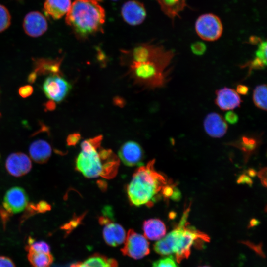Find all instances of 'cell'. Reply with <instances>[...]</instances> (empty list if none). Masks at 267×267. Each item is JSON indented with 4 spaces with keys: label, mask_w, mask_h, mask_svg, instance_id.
<instances>
[{
    "label": "cell",
    "mask_w": 267,
    "mask_h": 267,
    "mask_svg": "<svg viewBox=\"0 0 267 267\" xmlns=\"http://www.w3.org/2000/svg\"><path fill=\"white\" fill-rule=\"evenodd\" d=\"M174 55L172 50L158 45L148 59L140 62L131 61L130 71L136 81L149 87H163L168 82V68Z\"/></svg>",
    "instance_id": "obj_5"
},
{
    "label": "cell",
    "mask_w": 267,
    "mask_h": 267,
    "mask_svg": "<svg viewBox=\"0 0 267 267\" xmlns=\"http://www.w3.org/2000/svg\"><path fill=\"white\" fill-rule=\"evenodd\" d=\"M45 107L48 110H53L55 108V102L50 100L46 103Z\"/></svg>",
    "instance_id": "obj_40"
},
{
    "label": "cell",
    "mask_w": 267,
    "mask_h": 267,
    "mask_svg": "<svg viewBox=\"0 0 267 267\" xmlns=\"http://www.w3.org/2000/svg\"><path fill=\"white\" fill-rule=\"evenodd\" d=\"M121 14L124 20L132 25L141 23L146 15L144 5L138 1L132 0L127 1L123 5Z\"/></svg>",
    "instance_id": "obj_14"
},
{
    "label": "cell",
    "mask_w": 267,
    "mask_h": 267,
    "mask_svg": "<svg viewBox=\"0 0 267 267\" xmlns=\"http://www.w3.org/2000/svg\"><path fill=\"white\" fill-rule=\"evenodd\" d=\"M121 251L124 255L139 259L149 253V243L145 236L136 233L133 229H130Z\"/></svg>",
    "instance_id": "obj_8"
},
{
    "label": "cell",
    "mask_w": 267,
    "mask_h": 267,
    "mask_svg": "<svg viewBox=\"0 0 267 267\" xmlns=\"http://www.w3.org/2000/svg\"></svg>",
    "instance_id": "obj_44"
},
{
    "label": "cell",
    "mask_w": 267,
    "mask_h": 267,
    "mask_svg": "<svg viewBox=\"0 0 267 267\" xmlns=\"http://www.w3.org/2000/svg\"><path fill=\"white\" fill-rule=\"evenodd\" d=\"M9 11L4 5L0 4V32L6 30L11 24Z\"/></svg>",
    "instance_id": "obj_26"
},
{
    "label": "cell",
    "mask_w": 267,
    "mask_h": 267,
    "mask_svg": "<svg viewBox=\"0 0 267 267\" xmlns=\"http://www.w3.org/2000/svg\"><path fill=\"white\" fill-rule=\"evenodd\" d=\"M267 61L263 60L256 56L255 58L249 62L248 65L250 70L252 69H261L265 67Z\"/></svg>",
    "instance_id": "obj_31"
},
{
    "label": "cell",
    "mask_w": 267,
    "mask_h": 267,
    "mask_svg": "<svg viewBox=\"0 0 267 267\" xmlns=\"http://www.w3.org/2000/svg\"><path fill=\"white\" fill-rule=\"evenodd\" d=\"M239 120L238 115L232 111L227 112L225 115V120L231 124H235Z\"/></svg>",
    "instance_id": "obj_35"
},
{
    "label": "cell",
    "mask_w": 267,
    "mask_h": 267,
    "mask_svg": "<svg viewBox=\"0 0 267 267\" xmlns=\"http://www.w3.org/2000/svg\"><path fill=\"white\" fill-rule=\"evenodd\" d=\"M236 91L239 94L245 95L248 93L249 88L245 85L239 84L236 87Z\"/></svg>",
    "instance_id": "obj_38"
},
{
    "label": "cell",
    "mask_w": 267,
    "mask_h": 267,
    "mask_svg": "<svg viewBox=\"0 0 267 267\" xmlns=\"http://www.w3.org/2000/svg\"><path fill=\"white\" fill-rule=\"evenodd\" d=\"M5 167L9 174L20 177L28 173L32 168L30 158L22 152L10 154L6 159Z\"/></svg>",
    "instance_id": "obj_12"
},
{
    "label": "cell",
    "mask_w": 267,
    "mask_h": 267,
    "mask_svg": "<svg viewBox=\"0 0 267 267\" xmlns=\"http://www.w3.org/2000/svg\"><path fill=\"white\" fill-rule=\"evenodd\" d=\"M33 88L30 85L21 87L18 90V93L23 98L30 96L33 92Z\"/></svg>",
    "instance_id": "obj_32"
},
{
    "label": "cell",
    "mask_w": 267,
    "mask_h": 267,
    "mask_svg": "<svg viewBox=\"0 0 267 267\" xmlns=\"http://www.w3.org/2000/svg\"><path fill=\"white\" fill-rule=\"evenodd\" d=\"M37 78V75L34 72H31L28 76V81L30 83H33L35 82Z\"/></svg>",
    "instance_id": "obj_39"
},
{
    "label": "cell",
    "mask_w": 267,
    "mask_h": 267,
    "mask_svg": "<svg viewBox=\"0 0 267 267\" xmlns=\"http://www.w3.org/2000/svg\"><path fill=\"white\" fill-rule=\"evenodd\" d=\"M71 4V0H45L44 11L47 16L57 20L67 13Z\"/></svg>",
    "instance_id": "obj_18"
},
{
    "label": "cell",
    "mask_w": 267,
    "mask_h": 267,
    "mask_svg": "<svg viewBox=\"0 0 267 267\" xmlns=\"http://www.w3.org/2000/svg\"><path fill=\"white\" fill-rule=\"evenodd\" d=\"M81 138L80 134L78 133H74L70 134L67 137V144L69 146H75L79 141Z\"/></svg>",
    "instance_id": "obj_33"
},
{
    "label": "cell",
    "mask_w": 267,
    "mask_h": 267,
    "mask_svg": "<svg viewBox=\"0 0 267 267\" xmlns=\"http://www.w3.org/2000/svg\"><path fill=\"white\" fill-rule=\"evenodd\" d=\"M27 258L31 267H50L53 261L51 253H38L28 250Z\"/></svg>",
    "instance_id": "obj_23"
},
{
    "label": "cell",
    "mask_w": 267,
    "mask_h": 267,
    "mask_svg": "<svg viewBox=\"0 0 267 267\" xmlns=\"http://www.w3.org/2000/svg\"></svg>",
    "instance_id": "obj_42"
},
{
    "label": "cell",
    "mask_w": 267,
    "mask_h": 267,
    "mask_svg": "<svg viewBox=\"0 0 267 267\" xmlns=\"http://www.w3.org/2000/svg\"><path fill=\"white\" fill-rule=\"evenodd\" d=\"M71 89L70 83L59 75H50L42 85L45 95L50 100L58 103L64 100Z\"/></svg>",
    "instance_id": "obj_7"
},
{
    "label": "cell",
    "mask_w": 267,
    "mask_h": 267,
    "mask_svg": "<svg viewBox=\"0 0 267 267\" xmlns=\"http://www.w3.org/2000/svg\"><path fill=\"white\" fill-rule=\"evenodd\" d=\"M0 267H16L13 261L8 257L0 256Z\"/></svg>",
    "instance_id": "obj_36"
},
{
    "label": "cell",
    "mask_w": 267,
    "mask_h": 267,
    "mask_svg": "<svg viewBox=\"0 0 267 267\" xmlns=\"http://www.w3.org/2000/svg\"><path fill=\"white\" fill-rule=\"evenodd\" d=\"M152 267H178L171 256L161 258L155 261Z\"/></svg>",
    "instance_id": "obj_28"
},
{
    "label": "cell",
    "mask_w": 267,
    "mask_h": 267,
    "mask_svg": "<svg viewBox=\"0 0 267 267\" xmlns=\"http://www.w3.org/2000/svg\"><path fill=\"white\" fill-rule=\"evenodd\" d=\"M215 93V104L222 110H231L237 108L240 106L242 102L239 94L233 89L223 87L217 90Z\"/></svg>",
    "instance_id": "obj_13"
},
{
    "label": "cell",
    "mask_w": 267,
    "mask_h": 267,
    "mask_svg": "<svg viewBox=\"0 0 267 267\" xmlns=\"http://www.w3.org/2000/svg\"><path fill=\"white\" fill-rule=\"evenodd\" d=\"M23 28L25 33L32 37L43 35L48 28L45 16L39 11H31L27 13L23 20Z\"/></svg>",
    "instance_id": "obj_11"
},
{
    "label": "cell",
    "mask_w": 267,
    "mask_h": 267,
    "mask_svg": "<svg viewBox=\"0 0 267 267\" xmlns=\"http://www.w3.org/2000/svg\"><path fill=\"white\" fill-rule=\"evenodd\" d=\"M38 213H44L51 210L50 205L45 201H40L36 204Z\"/></svg>",
    "instance_id": "obj_34"
},
{
    "label": "cell",
    "mask_w": 267,
    "mask_h": 267,
    "mask_svg": "<svg viewBox=\"0 0 267 267\" xmlns=\"http://www.w3.org/2000/svg\"><path fill=\"white\" fill-rule=\"evenodd\" d=\"M84 216V214L83 216L74 217L69 222L62 226L61 229L65 230L67 233H69L81 222Z\"/></svg>",
    "instance_id": "obj_29"
},
{
    "label": "cell",
    "mask_w": 267,
    "mask_h": 267,
    "mask_svg": "<svg viewBox=\"0 0 267 267\" xmlns=\"http://www.w3.org/2000/svg\"><path fill=\"white\" fill-rule=\"evenodd\" d=\"M210 267L205 266H201V267Z\"/></svg>",
    "instance_id": "obj_41"
},
{
    "label": "cell",
    "mask_w": 267,
    "mask_h": 267,
    "mask_svg": "<svg viewBox=\"0 0 267 267\" xmlns=\"http://www.w3.org/2000/svg\"><path fill=\"white\" fill-rule=\"evenodd\" d=\"M12 215L11 213L6 210L3 206L0 207V216L1 218L3 226H5Z\"/></svg>",
    "instance_id": "obj_37"
},
{
    "label": "cell",
    "mask_w": 267,
    "mask_h": 267,
    "mask_svg": "<svg viewBox=\"0 0 267 267\" xmlns=\"http://www.w3.org/2000/svg\"><path fill=\"white\" fill-rule=\"evenodd\" d=\"M61 59L40 58L34 60V72L38 75H61L60 67Z\"/></svg>",
    "instance_id": "obj_20"
},
{
    "label": "cell",
    "mask_w": 267,
    "mask_h": 267,
    "mask_svg": "<svg viewBox=\"0 0 267 267\" xmlns=\"http://www.w3.org/2000/svg\"><path fill=\"white\" fill-rule=\"evenodd\" d=\"M191 49L194 54L196 55H202L206 51V46L203 42H196L191 44Z\"/></svg>",
    "instance_id": "obj_30"
},
{
    "label": "cell",
    "mask_w": 267,
    "mask_h": 267,
    "mask_svg": "<svg viewBox=\"0 0 267 267\" xmlns=\"http://www.w3.org/2000/svg\"><path fill=\"white\" fill-rule=\"evenodd\" d=\"M203 124L206 133L214 138L222 137L228 129V125L225 119L216 112L209 113L205 117Z\"/></svg>",
    "instance_id": "obj_15"
},
{
    "label": "cell",
    "mask_w": 267,
    "mask_h": 267,
    "mask_svg": "<svg viewBox=\"0 0 267 267\" xmlns=\"http://www.w3.org/2000/svg\"><path fill=\"white\" fill-rule=\"evenodd\" d=\"M154 163L155 160H152L146 165L140 166L134 173L126 187L132 205L151 207L162 196V190L168 180L164 174L155 169Z\"/></svg>",
    "instance_id": "obj_2"
},
{
    "label": "cell",
    "mask_w": 267,
    "mask_h": 267,
    "mask_svg": "<svg viewBox=\"0 0 267 267\" xmlns=\"http://www.w3.org/2000/svg\"><path fill=\"white\" fill-rule=\"evenodd\" d=\"M28 203V196L25 190L21 187L14 186L6 191L2 206L13 214L23 211Z\"/></svg>",
    "instance_id": "obj_9"
},
{
    "label": "cell",
    "mask_w": 267,
    "mask_h": 267,
    "mask_svg": "<svg viewBox=\"0 0 267 267\" xmlns=\"http://www.w3.org/2000/svg\"><path fill=\"white\" fill-rule=\"evenodd\" d=\"M240 148L245 151H252L255 149L257 146L256 140L252 137L244 136L240 141Z\"/></svg>",
    "instance_id": "obj_27"
},
{
    "label": "cell",
    "mask_w": 267,
    "mask_h": 267,
    "mask_svg": "<svg viewBox=\"0 0 267 267\" xmlns=\"http://www.w3.org/2000/svg\"><path fill=\"white\" fill-rule=\"evenodd\" d=\"M104 8L98 0H76L66 14L65 22L79 39H85L103 32Z\"/></svg>",
    "instance_id": "obj_4"
},
{
    "label": "cell",
    "mask_w": 267,
    "mask_h": 267,
    "mask_svg": "<svg viewBox=\"0 0 267 267\" xmlns=\"http://www.w3.org/2000/svg\"><path fill=\"white\" fill-rule=\"evenodd\" d=\"M101 135L85 140L75 161V168L86 178L111 179L117 175L120 160L110 149L101 147Z\"/></svg>",
    "instance_id": "obj_1"
},
{
    "label": "cell",
    "mask_w": 267,
    "mask_h": 267,
    "mask_svg": "<svg viewBox=\"0 0 267 267\" xmlns=\"http://www.w3.org/2000/svg\"><path fill=\"white\" fill-rule=\"evenodd\" d=\"M77 263V267H117V262L112 258L95 254L83 262Z\"/></svg>",
    "instance_id": "obj_22"
},
{
    "label": "cell",
    "mask_w": 267,
    "mask_h": 267,
    "mask_svg": "<svg viewBox=\"0 0 267 267\" xmlns=\"http://www.w3.org/2000/svg\"><path fill=\"white\" fill-rule=\"evenodd\" d=\"M144 155L141 146L134 141L126 142L118 151V156L121 161L130 167L142 166Z\"/></svg>",
    "instance_id": "obj_10"
},
{
    "label": "cell",
    "mask_w": 267,
    "mask_h": 267,
    "mask_svg": "<svg viewBox=\"0 0 267 267\" xmlns=\"http://www.w3.org/2000/svg\"><path fill=\"white\" fill-rule=\"evenodd\" d=\"M0 115H1V114L0 113Z\"/></svg>",
    "instance_id": "obj_43"
},
{
    "label": "cell",
    "mask_w": 267,
    "mask_h": 267,
    "mask_svg": "<svg viewBox=\"0 0 267 267\" xmlns=\"http://www.w3.org/2000/svg\"><path fill=\"white\" fill-rule=\"evenodd\" d=\"M142 229L145 237L151 240L163 238L166 233L164 223L158 219H150L144 221Z\"/></svg>",
    "instance_id": "obj_19"
},
{
    "label": "cell",
    "mask_w": 267,
    "mask_h": 267,
    "mask_svg": "<svg viewBox=\"0 0 267 267\" xmlns=\"http://www.w3.org/2000/svg\"><path fill=\"white\" fill-rule=\"evenodd\" d=\"M190 209L184 212L179 223L153 246L154 251L161 255L174 254L178 263L187 258L192 245L199 240L209 241L207 235L188 225L187 219Z\"/></svg>",
    "instance_id": "obj_3"
},
{
    "label": "cell",
    "mask_w": 267,
    "mask_h": 267,
    "mask_svg": "<svg viewBox=\"0 0 267 267\" xmlns=\"http://www.w3.org/2000/svg\"></svg>",
    "instance_id": "obj_45"
},
{
    "label": "cell",
    "mask_w": 267,
    "mask_h": 267,
    "mask_svg": "<svg viewBox=\"0 0 267 267\" xmlns=\"http://www.w3.org/2000/svg\"><path fill=\"white\" fill-rule=\"evenodd\" d=\"M267 85L261 84L256 86L253 92V101L258 108L267 111Z\"/></svg>",
    "instance_id": "obj_24"
},
{
    "label": "cell",
    "mask_w": 267,
    "mask_h": 267,
    "mask_svg": "<svg viewBox=\"0 0 267 267\" xmlns=\"http://www.w3.org/2000/svg\"><path fill=\"white\" fill-rule=\"evenodd\" d=\"M29 154L36 163H46L51 156L52 149L50 144L45 140L38 139L33 142L29 147Z\"/></svg>",
    "instance_id": "obj_17"
},
{
    "label": "cell",
    "mask_w": 267,
    "mask_h": 267,
    "mask_svg": "<svg viewBox=\"0 0 267 267\" xmlns=\"http://www.w3.org/2000/svg\"><path fill=\"white\" fill-rule=\"evenodd\" d=\"M195 28L200 38L210 42L219 39L223 32L220 18L213 13H205L199 16L196 21Z\"/></svg>",
    "instance_id": "obj_6"
},
{
    "label": "cell",
    "mask_w": 267,
    "mask_h": 267,
    "mask_svg": "<svg viewBox=\"0 0 267 267\" xmlns=\"http://www.w3.org/2000/svg\"><path fill=\"white\" fill-rule=\"evenodd\" d=\"M161 9L174 22L176 17H179V13L187 6L186 0H155Z\"/></svg>",
    "instance_id": "obj_21"
},
{
    "label": "cell",
    "mask_w": 267,
    "mask_h": 267,
    "mask_svg": "<svg viewBox=\"0 0 267 267\" xmlns=\"http://www.w3.org/2000/svg\"><path fill=\"white\" fill-rule=\"evenodd\" d=\"M104 225L103 236L108 245L116 247L124 242L126 234L121 225L111 221Z\"/></svg>",
    "instance_id": "obj_16"
},
{
    "label": "cell",
    "mask_w": 267,
    "mask_h": 267,
    "mask_svg": "<svg viewBox=\"0 0 267 267\" xmlns=\"http://www.w3.org/2000/svg\"><path fill=\"white\" fill-rule=\"evenodd\" d=\"M26 250L38 253H50V247L48 243L44 241H35L31 237H29L28 239Z\"/></svg>",
    "instance_id": "obj_25"
}]
</instances>
